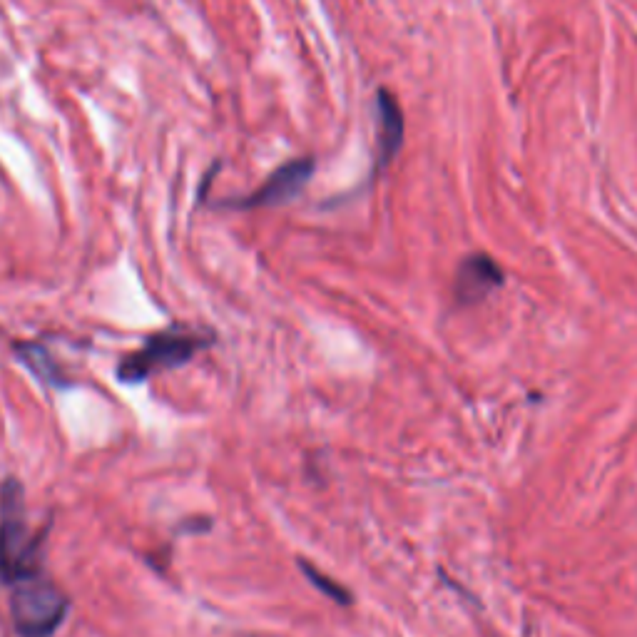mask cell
Returning a JSON list of instances; mask_svg holds the SVG:
<instances>
[{
    "label": "cell",
    "mask_w": 637,
    "mask_h": 637,
    "mask_svg": "<svg viewBox=\"0 0 637 637\" xmlns=\"http://www.w3.org/2000/svg\"><path fill=\"white\" fill-rule=\"evenodd\" d=\"M43 535L33 533L25 516V493L20 481L8 478L0 486V585L13 588L43 575L40 565Z\"/></svg>",
    "instance_id": "1"
},
{
    "label": "cell",
    "mask_w": 637,
    "mask_h": 637,
    "mask_svg": "<svg viewBox=\"0 0 637 637\" xmlns=\"http://www.w3.org/2000/svg\"><path fill=\"white\" fill-rule=\"evenodd\" d=\"M212 341V336L187 331L182 326H170L165 331L147 336L142 346L117 364V379L127 386L145 384L152 374L167 369H180L195 359Z\"/></svg>",
    "instance_id": "2"
},
{
    "label": "cell",
    "mask_w": 637,
    "mask_h": 637,
    "mask_svg": "<svg viewBox=\"0 0 637 637\" xmlns=\"http://www.w3.org/2000/svg\"><path fill=\"white\" fill-rule=\"evenodd\" d=\"M68 598L45 575L10 588V618L20 637H53L68 618Z\"/></svg>",
    "instance_id": "3"
},
{
    "label": "cell",
    "mask_w": 637,
    "mask_h": 637,
    "mask_svg": "<svg viewBox=\"0 0 637 637\" xmlns=\"http://www.w3.org/2000/svg\"><path fill=\"white\" fill-rule=\"evenodd\" d=\"M314 175V160L312 157H302V160L287 162L279 167L277 172L269 175V180L259 187L252 195L242 197V200L224 202L227 207H237V210H259V207H279L287 205L289 200L299 195L307 187V182Z\"/></svg>",
    "instance_id": "4"
},
{
    "label": "cell",
    "mask_w": 637,
    "mask_h": 637,
    "mask_svg": "<svg viewBox=\"0 0 637 637\" xmlns=\"http://www.w3.org/2000/svg\"><path fill=\"white\" fill-rule=\"evenodd\" d=\"M506 282L501 267L493 262L488 254H471L458 267L456 279H453V297L461 307H473L483 302L488 294L496 292Z\"/></svg>",
    "instance_id": "5"
},
{
    "label": "cell",
    "mask_w": 637,
    "mask_h": 637,
    "mask_svg": "<svg viewBox=\"0 0 637 637\" xmlns=\"http://www.w3.org/2000/svg\"><path fill=\"white\" fill-rule=\"evenodd\" d=\"M376 107H379V165H391L404 145V112L389 90H379Z\"/></svg>",
    "instance_id": "6"
},
{
    "label": "cell",
    "mask_w": 637,
    "mask_h": 637,
    "mask_svg": "<svg viewBox=\"0 0 637 637\" xmlns=\"http://www.w3.org/2000/svg\"><path fill=\"white\" fill-rule=\"evenodd\" d=\"M15 354H18V359H23V364L33 371L35 379L43 381L45 386H53V389H65V386H68V381L63 379L58 364H55L53 356L48 354L45 346L23 341V344H15Z\"/></svg>",
    "instance_id": "7"
},
{
    "label": "cell",
    "mask_w": 637,
    "mask_h": 637,
    "mask_svg": "<svg viewBox=\"0 0 637 637\" xmlns=\"http://www.w3.org/2000/svg\"><path fill=\"white\" fill-rule=\"evenodd\" d=\"M302 573L307 575L309 583H312L314 588H317L321 595H326V598H331V600H334V603H339V605H351V600H354V598H351L349 590L344 588V585L334 583V580H331V578H326V575H321L319 570L314 568V565L304 563V560H302Z\"/></svg>",
    "instance_id": "8"
}]
</instances>
